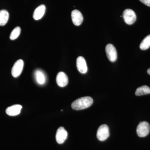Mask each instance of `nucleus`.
I'll return each instance as SVG.
<instances>
[{"label":"nucleus","mask_w":150,"mask_h":150,"mask_svg":"<svg viewBox=\"0 0 150 150\" xmlns=\"http://www.w3.org/2000/svg\"><path fill=\"white\" fill-rule=\"evenodd\" d=\"M93 103V100L90 96H85L78 98L72 103V108L75 110H81L90 107Z\"/></svg>","instance_id":"nucleus-1"},{"label":"nucleus","mask_w":150,"mask_h":150,"mask_svg":"<svg viewBox=\"0 0 150 150\" xmlns=\"http://www.w3.org/2000/svg\"><path fill=\"white\" fill-rule=\"evenodd\" d=\"M109 128L107 125L103 124L101 125L98 129L96 137L100 141H105L109 137Z\"/></svg>","instance_id":"nucleus-2"},{"label":"nucleus","mask_w":150,"mask_h":150,"mask_svg":"<svg viewBox=\"0 0 150 150\" xmlns=\"http://www.w3.org/2000/svg\"><path fill=\"white\" fill-rule=\"evenodd\" d=\"M150 126L146 121L141 122L138 125L137 129V134L140 137H146L149 133Z\"/></svg>","instance_id":"nucleus-3"},{"label":"nucleus","mask_w":150,"mask_h":150,"mask_svg":"<svg viewBox=\"0 0 150 150\" xmlns=\"http://www.w3.org/2000/svg\"><path fill=\"white\" fill-rule=\"evenodd\" d=\"M123 18L126 24H133L137 20L135 12L131 9H126L123 11Z\"/></svg>","instance_id":"nucleus-4"},{"label":"nucleus","mask_w":150,"mask_h":150,"mask_svg":"<svg viewBox=\"0 0 150 150\" xmlns=\"http://www.w3.org/2000/svg\"><path fill=\"white\" fill-rule=\"evenodd\" d=\"M105 52L108 60L114 62L117 59V53L116 48L112 44H108L105 47Z\"/></svg>","instance_id":"nucleus-5"},{"label":"nucleus","mask_w":150,"mask_h":150,"mask_svg":"<svg viewBox=\"0 0 150 150\" xmlns=\"http://www.w3.org/2000/svg\"><path fill=\"white\" fill-rule=\"evenodd\" d=\"M24 66V62L22 59H19L14 64L11 70L13 76L17 78L21 74Z\"/></svg>","instance_id":"nucleus-6"},{"label":"nucleus","mask_w":150,"mask_h":150,"mask_svg":"<svg viewBox=\"0 0 150 150\" xmlns=\"http://www.w3.org/2000/svg\"><path fill=\"white\" fill-rule=\"evenodd\" d=\"M68 133L63 127H59L56 133V141L59 144H62L67 139Z\"/></svg>","instance_id":"nucleus-7"},{"label":"nucleus","mask_w":150,"mask_h":150,"mask_svg":"<svg viewBox=\"0 0 150 150\" xmlns=\"http://www.w3.org/2000/svg\"><path fill=\"white\" fill-rule=\"evenodd\" d=\"M56 81L59 86L64 87L68 85L69 79L65 73L60 72L56 76Z\"/></svg>","instance_id":"nucleus-8"},{"label":"nucleus","mask_w":150,"mask_h":150,"mask_svg":"<svg viewBox=\"0 0 150 150\" xmlns=\"http://www.w3.org/2000/svg\"><path fill=\"white\" fill-rule=\"evenodd\" d=\"M76 67L78 71L81 74H85L88 71L86 62L82 56H79L76 60Z\"/></svg>","instance_id":"nucleus-9"},{"label":"nucleus","mask_w":150,"mask_h":150,"mask_svg":"<svg viewBox=\"0 0 150 150\" xmlns=\"http://www.w3.org/2000/svg\"><path fill=\"white\" fill-rule=\"evenodd\" d=\"M72 20L74 24L79 26L83 21V16L80 11L78 10H74L71 12Z\"/></svg>","instance_id":"nucleus-10"},{"label":"nucleus","mask_w":150,"mask_h":150,"mask_svg":"<svg viewBox=\"0 0 150 150\" xmlns=\"http://www.w3.org/2000/svg\"><path fill=\"white\" fill-rule=\"evenodd\" d=\"M22 106L20 105H14L6 109V112L10 116H16L20 113Z\"/></svg>","instance_id":"nucleus-11"},{"label":"nucleus","mask_w":150,"mask_h":150,"mask_svg":"<svg viewBox=\"0 0 150 150\" xmlns=\"http://www.w3.org/2000/svg\"><path fill=\"white\" fill-rule=\"evenodd\" d=\"M46 6L41 5L35 9L33 14V18L35 20H38L43 17L46 11Z\"/></svg>","instance_id":"nucleus-12"},{"label":"nucleus","mask_w":150,"mask_h":150,"mask_svg":"<svg viewBox=\"0 0 150 150\" xmlns=\"http://www.w3.org/2000/svg\"><path fill=\"white\" fill-rule=\"evenodd\" d=\"M35 76L36 81L39 84L43 85L46 82L45 75L41 70H36L35 71Z\"/></svg>","instance_id":"nucleus-13"},{"label":"nucleus","mask_w":150,"mask_h":150,"mask_svg":"<svg viewBox=\"0 0 150 150\" xmlns=\"http://www.w3.org/2000/svg\"><path fill=\"white\" fill-rule=\"evenodd\" d=\"M9 13L6 10L0 11V25L4 26L6 24L9 19Z\"/></svg>","instance_id":"nucleus-14"},{"label":"nucleus","mask_w":150,"mask_h":150,"mask_svg":"<svg viewBox=\"0 0 150 150\" xmlns=\"http://www.w3.org/2000/svg\"><path fill=\"white\" fill-rule=\"evenodd\" d=\"M150 93V88L147 86H143L138 88L135 92V94L137 96H141Z\"/></svg>","instance_id":"nucleus-15"},{"label":"nucleus","mask_w":150,"mask_h":150,"mask_svg":"<svg viewBox=\"0 0 150 150\" xmlns=\"http://www.w3.org/2000/svg\"><path fill=\"white\" fill-rule=\"evenodd\" d=\"M150 47V35H147L142 40L140 45V48L142 50H146Z\"/></svg>","instance_id":"nucleus-16"},{"label":"nucleus","mask_w":150,"mask_h":150,"mask_svg":"<svg viewBox=\"0 0 150 150\" xmlns=\"http://www.w3.org/2000/svg\"><path fill=\"white\" fill-rule=\"evenodd\" d=\"M21 31V29L20 27L18 26L16 27L12 30L10 35V38L11 40H14L16 39L20 34Z\"/></svg>","instance_id":"nucleus-17"},{"label":"nucleus","mask_w":150,"mask_h":150,"mask_svg":"<svg viewBox=\"0 0 150 150\" xmlns=\"http://www.w3.org/2000/svg\"><path fill=\"white\" fill-rule=\"evenodd\" d=\"M139 1L146 5L150 6V0H139Z\"/></svg>","instance_id":"nucleus-18"},{"label":"nucleus","mask_w":150,"mask_h":150,"mask_svg":"<svg viewBox=\"0 0 150 150\" xmlns=\"http://www.w3.org/2000/svg\"><path fill=\"white\" fill-rule=\"evenodd\" d=\"M147 73L149 74L150 75V68L147 70Z\"/></svg>","instance_id":"nucleus-19"}]
</instances>
